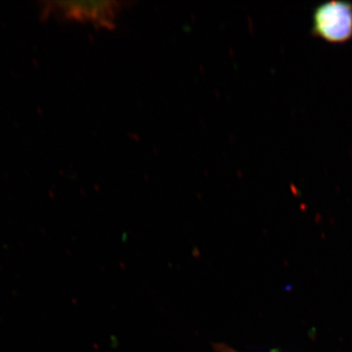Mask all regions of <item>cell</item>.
<instances>
[{"label":"cell","instance_id":"6da1fadb","mask_svg":"<svg viewBox=\"0 0 352 352\" xmlns=\"http://www.w3.org/2000/svg\"><path fill=\"white\" fill-rule=\"evenodd\" d=\"M126 2L117 0L106 1L57 2L54 10L66 19L88 23L104 30H115Z\"/></svg>","mask_w":352,"mask_h":352},{"label":"cell","instance_id":"7a4b0ae2","mask_svg":"<svg viewBox=\"0 0 352 352\" xmlns=\"http://www.w3.org/2000/svg\"><path fill=\"white\" fill-rule=\"evenodd\" d=\"M312 32L329 43H340L352 38V3L325 2L315 8Z\"/></svg>","mask_w":352,"mask_h":352}]
</instances>
